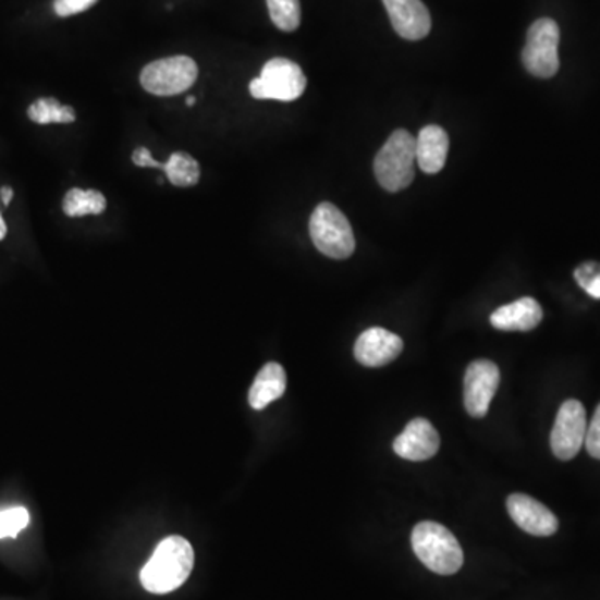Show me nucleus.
Masks as SVG:
<instances>
[{
	"label": "nucleus",
	"instance_id": "obj_1",
	"mask_svg": "<svg viewBox=\"0 0 600 600\" xmlns=\"http://www.w3.org/2000/svg\"><path fill=\"white\" fill-rule=\"evenodd\" d=\"M194 549L181 536H171L157 546L150 561L140 572L144 589L152 593H169L179 589L191 576Z\"/></svg>",
	"mask_w": 600,
	"mask_h": 600
},
{
	"label": "nucleus",
	"instance_id": "obj_2",
	"mask_svg": "<svg viewBox=\"0 0 600 600\" xmlns=\"http://www.w3.org/2000/svg\"><path fill=\"white\" fill-rule=\"evenodd\" d=\"M413 549L427 568L441 576H452L464 564L461 543L448 527L438 523L426 521L414 527Z\"/></svg>",
	"mask_w": 600,
	"mask_h": 600
},
{
	"label": "nucleus",
	"instance_id": "obj_3",
	"mask_svg": "<svg viewBox=\"0 0 600 600\" xmlns=\"http://www.w3.org/2000/svg\"><path fill=\"white\" fill-rule=\"evenodd\" d=\"M416 139L411 132L399 128L389 137L388 143L374 160V172L377 181L389 193H399L414 181Z\"/></svg>",
	"mask_w": 600,
	"mask_h": 600
},
{
	"label": "nucleus",
	"instance_id": "obj_4",
	"mask_svg": "<svg viewBox=\"0 0 600 600\" xmlns=\"http://www.w3.org/2000/svg\"><path fill=\"white\" fill-rule=\"evenodd\" d=\"M309 231L317 250L331 259H347L356 250L351 222L334 204L322 203L316 207Z\"/></svg>",
	"mask_w": 600,
	"mask_h": 600
},
{
	"label": "nucleus",
	"instance_id": "obj_5",
	"mask_svg": "<svg viewBox=\"0 0 600 600\" xmlns=\"http://www.w3.org/2000/svg\"><path fill=\"white\" fill-rule=\"evenodd\" d=\"M306 87L303 69L289 59L275 58L270 59L259 77L250 82L249 90L254 99L292 102L303 96Z\"/></svg>",
	"mask_w": 600,
	"mask_h": 600
},
{
	"label": "nucleus",
	"instance_id": "obj_6",
	"mask_svg": "<svg viewBox=\"0 0 600 600\" xmlns=\"http://www.w3.org/2000/svg\"><path fill=\"white\" fill-rule=\"evenodd\" d=\"M197 75L199 68L194 59L175 56L146 65L140 74V84L154 96H177L196 84Z\"/></svg>",
	"mask_w": 600,
	"mask_h": 600
},
{
	"label": "nucleus",
	"instance_id": "obj_7",
	"mask_svg": "<svg viewBox=\"0 0 600 600\" xmlns=\"http://www.w3.org/2000/svg\"><path fill=\"white\" fill-rule=\"evenodd\" d=\"M559 40L561 30L552 19H539L527 33L523 50L524 68L529 74L540 78H551L559 71Z\"/></svg>",
	"mask_w": 600,
	"mask_h": 600
},
{
	"label": "nucleus",
	"instance_id": "obj_8",
	"mask_svg": "<svg viewBox=\"0 0 600 600\" xmlns=\"http://www.w3.org/2000/svg\"><path fill=\"white\" fill-rule=\"evenodd\" d=\"M586 408L576 399L565 401L559 408L551 433V448L555 457L561 461L576 457L586 441Z\"/></svg>",
	"mask_w": 600,
	"mask_h": 600
},
{
	"label": "nucleus",
	"instance_id": "obj_9",
	"mask_svg": "<svg viewBox=\"0 0 600 600\" xmlns=\"http://www.w3.org/2000/svg\"><path fill=\"white\" fill-rule=\"evenodd\" d=\"M501 372L492 360H474L464 377V405L473 417L486 416L490 402L498 392Z\"/></svg>",
	"mask_w": 600,
	"mask_h": 600
},
{
	"label": "nucleus",
	"instance_id": "obj_10",
	"mask_svg": "<svg viewBox=\"0 0 600 600\" xmlns=\"http://www.w3.org/2000/svg\"><path fill=\"white\" fill-rule=\"evenodd\" d=\"M402 348H404V342L397 334L385 331L382 327H372L357 339L354 356L363 366L382 367L397 359Z\"/></svg>",
	"mask_w": 600,
	"mask_h": 600
},
{
	"label": "nucleus",
	"instance_id": "obj_11",
	"mask_svg": "<svg viewBox=\"0 0 600 600\" xmlns=\"http://www.w3.org/2000/svg\"><path fill=\"white\" fill-rule=\"evenodd\" d=\"M507 511L512 521L530 536L549 537L558 532V517L530 495L512 494L507 499Z\"/></svg>",
	"mask_w": 600,
	"mask_h": 600
},
{
	"label": "nucleus",
	"instance_id": "obj_12",
	"mask_svg": "<svg viewBox=\"0 0 600 600\" xmlns=\"http://www.w3.org/2000/svg\"><path fill=\"white\" fill-rule=\"evenodd\" d=\"M441 448L438 430L427 419H414L394 441V452L405 461L432 458Z\"/></svg>",
	"mask_w": 600,
	"mask_h": 600
},
{
	"label": "nucleus",
	"instance_id": "obj_13",
	"mask_svg": "<svg viewBox=\"0 0 600 600\" xmlns=\"http://www.w3.org/2000/svg\"><path fill=\"white\" fill-rule=\"evenodd\" d=\"M395 33L407 40H420L429 36L432 27L429 9L423 0H382Z\"/></svg>",
	"mask_w": 600,
	"mask_h": 600
},
{
	"label": "nucleus",
	"instance_id": "obj_14",
	"mask_svg": "<svg viewBox=\"0 0 600 600\" xmlns=\"http://www.w3.org/2000/svg\"><path fill=\"white\" fill-rule=\"evenodd\" d=\"M542 316V307L536 298L523 297L507 306L499 307L490 316V323L499 331L529 332L539 326Z\"/></svg>",
	"mask_w": 600,
	"mask_h": 600
},
{
	"label": "nucleus",
	"instance_id": "obj_15",
	"mask_svg": "<svg viewBox=\"0 0 600 600\" xmlns=\"http://www.w3.org/2000/svg\"><path fill=\"white\" fill-rule=\"evenodd\" d=\"M449 152V135L439 125H427L416 139V157L426 174H438L444 169Z\"/></svg>",
	"mask_w": 600,
	"mask_h": 600
},
{
	"label": "nucleus",
	"instance_id": "obj_16",
	"mask_svg": "<svg viewBox=\"0 0 600 600\" xmlns=\"http://www.w3.org/2000/svg\"><path fill=\"white\" fill-rule=\"evenodd\" d=\"M287 388V376L284 367L278 363H269L260 369L249 391L250 407L262 411L267 405L284 395Z\"/></svg>",
	"mask_w": 600,
	"mask_h": 600
},
{
	"label": "nucleus",
	"instance_id": "obj_17",
	"mask_svg": "<svg viewBox=\"0 0 600 600\" xmlns=\"http://www.w3.org/2000/svg\"><path fill=\"white\" fill-rule=\"evenodd\" d=\"M62 207L69 217L97 216L106 210L107 200L99 191H82L75 187L65 194Z\"/></svg>",
	"mask_w": 600,
	"mask_h": 600
},
{
	"label": "nucleus",
	"instance_id": "obj_18",
	"mask_svg": "<svg viewBox=\"0 0 600 600\" xmlns=\"http://www.w3.org/2000/svg\"><path fill=\"white\" fill-rule=\"evenodd\" d=\"M163 172L172 185L177 187H193L200 179L199 162L185 152L172 154L168 162L163 163Z\"/></svg>",
	"mask_w": 600,
	"mask_h": 600
},
{
	"label": "nucleus",
	"instance_id": "obj_19",
	"mask_svg": "<svg viewBox=\"0 0 600 600\" xmlns=\"http://www.w3.org/2000/svg\"><path fill=\"white\" fill-rule=\"evenodd\" d=\"M29 119L36 124H72L75 121V112L71 106H62L52 97L36 100L29 107Z\"/></svg>",
	"mask_w": 600,
	"mask_h": 600
},
{
	"label": "nucleus",
	"instance_id": "obj_20",
	"mask_svg": "<svg viewBox=\"0 0 600 600\" xmlns=\"http://www.w3.org/2000/svg\"><path fill=\"white\" fill-rule=\"evenodd\" d=\"M270 19L274 22L278 29L284 33H294L301 25V2L298 0H267Z\"/></svg>",
	"mask_w": 600,
	"mask_h": 600
},
{
	"label": "nucleus",
	"instance_id": "obj_21",
	"mask_svg": "<svg viewBox=\"0 0 600 600\" xmlns=\"http://www.w3.org/2000/svg\"><path fill=\"white\" fill-rule=\"evenodd\" d=\"M29 512L25 507H12L0 511V539L17 537L21 530L29 526Z\"/></svg>",
	"mask_w": 600,
	"mask_h": 600
},
{
	"label": "nucleus",
	"instance_id": "obj_22",
	"mask_svg": "<svg viewBox=\"0 0 600 600\" xmlns=\"http://www.w3.org/2000/svg\"><path fill=\"white\" fill-rule=\"evenodd\" d=\"M574 278L590 297L600 298V264H583L574 270Z\"/></svg>",
	"mask_w": 600,
	"mask_h": 600
},
{
	"label": "nucleus",
	"instance_id": "obj_23",
	"mask_svg": "<svg viewBox=\"0 0 600 600\" xmlns=\"http://www.w3.org/2000/svg\"><path fill=\"white\" fill-rule=\"evenodd\" d=\"M584 444H586L587 452H589L593 458H599L600 461V404L597 405L592 420H590L589 426H587L586 441H584Z\"/></svg>",
	"mask_w": 600,
	"mask_h": 600
},
{
	"label": "nucleus",
	"instance_id": "obj_24",
	"mask_svg": "<svg viewBox=\"0 0 600 600\" xmlns=\"http://www.w3.org/2000/svg\"><path fill=\"white\" fill-rule=\"evenodd\" d=\"M97 0H56L53 2V11L59 17H71V15L86 12L93 8Z\"/></svg>",
	"mask_w": 600,
	"mask_h": 600
},
{
	"label": "nucleus",
	"instance_id": "obj_25",
	"mask_svg": "<svg viewBox=\"0 0 600 600\" xmlns=\"http://www.w3.org/2000/svg\"><path fill=\"white\" fill-rule=\"evenodd\" d=\"M132 162L137 166V168L146 169H163V163L159 160L154 159L152 154L147 147H139L135 149V152L132 154Z\"/></svg>",
	"mask_w": 600,
	"mask_h": 600
},
{
	"label": "nucleus",
	"instance_id": "obj_26",
	"mask_svg": "<svg viewBox=\"0 0 600 600\" xmlns=\"http://www.w3.org/2000/svg\"><path fill=\"white\" fill-rule=\"evenodd\" d=\"M12 197H14V191H12L11 187L5 185V187L0 188V199H2L4 206H9V204H11Z\"/></svg>",
	"mask_w": 600,
	"mask_h": 600
},
{
	"label": "nucleus",
	"instance_id": "obj_27",
	"mask_svg": "<svg viewBox=\"0 0 600 600\" xmlns=\"http://www.w3.org/2000/svg\"><path fill=\"white\" fill-rule=\"evenodd\" d=\"M5 234H8V224H5L4 217L0 212V241L5 237Z\"/></svg>",
	"mask_w": 600,
	"mask_h": 600
},
{
	"label": "nucleus",
	"instance_id": "obj_28",
	"mask_svg": "<svg viewBox=\"0 0 600 600\" xmlns=\"http://www.w3.org/2000/svg\"><path fill=\"white\" fill-rule=\"evenodd\" d=\"M194 103H196V97H187V106L188 107H194Z\"/></svg>",
	"mask_w": 600,
	"mask_h": 600
}]
</instances>
